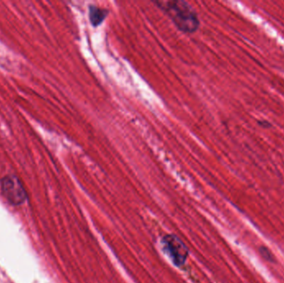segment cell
Returning <instances> with one entry per match:
<instances>
[{
    "label": "cell",
    "mask_w": 284,
    "mask_h": 283,
    "mask_svg": "<svg viewBox=\"0 0 284 283\" xmlns=\"http://www.w3.org/2000/svg\"><path fill=\"white\" fill-rule=\"evenodd\" d=\"M153 3L171 19L180 32L193 33L199 29V17L189 3L183 0H160Z\"/></svg>",
    "instance_id": "cell-1"
},
{
    "label": "cell",
    "mask_w": 284,
    "mask_h": 283,
    "mask_svg": "<svg viewBox=\"0 0 284 283\" xmlns=\"http://www.w3.org/2000/svg\"><path fill=\"white\" fill-rule=\"evenodd\" d=\"M1 190L5 198L14 205H19L26 200L27 194L21 182L14 175L1 180Z\"/></svg>",
    "instance_id": "cell-2"
},
{
    "label": "cell",
    "mask_w": 284,
    "mask_h": 283,
    "mask_svg": "<svg viewBox=\"0 0 284 283\" xmlns=\"http://www.w3.org/2000/svg\"><path fill=\"white\" fill-rule=\"evenodd\" d=\"M163 244L164 248L175 265L180 266L185 263L187 259L188 251L181 241L176 237L168 235L163 239Z\"/></svg>",
    "instance_id": "cell-3"
},
{
    "label": "cell",
    "mask_w": 284,
    "mask_h": 283,
    "mask_svg": "<svg viewBox=\"0 0 284 283\" xmlns=\"http://www.w3.org/2000/svg\"><path fill=\"white\" fill-rule=\"evenodd\" d=\"M88 10H89V19L93 27H98L101 25L109 14L108 10L97 7L96 5H90Z\"/></svg>",
    "instance_id": "cell-4"
},
{
    "label": "cell",
    "mask_w": 284,
    "mask_h": 283,
    "mask_svg": "<svg viewBox=\"0 0 284 283\" xmlns=\"http://www.w3.org/2000/svg\"><path fill=\"white\" fill-rule=\"evenodd\" d=\"M259 253L263 256V258H265V260H267L268 262H274L273 256H272V253H270V251L268 250V248H265V247H261L259 248Z\"/></svg>",
    "instance_id": "cell-5"
}]
</instances>
